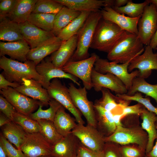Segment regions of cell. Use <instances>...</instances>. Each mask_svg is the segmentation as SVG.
I'll return each mask as SVG.
<instances>
[{
	"label": "cell",
	"instance_id": "1",
	"mask_svg": "<svg viewBox=\"0 0 157 157\" xmlns=\"http://www.w3.org/2000/svg\"><path fill=\"white\" fill-rule=\"evenodd\" d=\"M36 66L31 60L22 62L4 56H0V67L3 70L1 74L8 80L21 84L24 79H34L40 82L46 89L44 80L37 72Z\"/></svg>",
	"mask_w": 157,
	"mask_h": 157
},
{
	"label": "cell",
	"instance_id": "2",
	"mask_svg": "<svg viewBox=\"0 0 157 157\" xmlns=\"http://www.w3.org/2000/svg\"><path fill=\"white\" fill-rule=\"evenodd\" d=\"M144 50L138 35L124 31L108 53L107 58L110 61L124 63L141 54Z\"/></svg>",
	"mask_w": 157,
	"mask_h": 157
},
{
	"label": "cell",
	"instance_id": "3",
	"mask_svg": "<svg viewBox=\"0 0 157 157\" xmlns=\"http://www.w3.org/2000/svg\"><path fill=\"white\" fill-rule=\"evenodd\" d=\"M124 31L102 17L96 28L90 48L108 53Z\"/></svg>",
	"mask_w": 157,
	"mask_h": 157
},
{
	"label": "cell",
	"instance_id": "4",
	"mask_svg": "<svg viewBox=\"0 0 157 157\" xmlns=\"http://www.w3.org/2000/svg\"><path fill=\"white\" fill-rule=\"evenodd\" d=\"M102 18L101 10L91 12L78 32L76 49L69 61H77L89 57L90 48L96 26Z\"/></svg>",
	"mask_w": 157,
	"mask_h": 157
},
{
	"label": "cell",
	"instance_id": "5",
	"mask_svg": "<svg viewBox=\"0 0 157 157\" xmlns=\"http://www.w3.org/2000/svg\"><path fill=\"white\" fill-rule=\"evenodd\" d=\"M105 142L124 145L135 144L145 151L148 142L147 133L139 126L117 127L112 135L105 138Z\"/></svg>",
	"mask_w": 157,
	"mask_h": 157
},
{
	"label": "cell",
	"instance_id": "6",
	"mask_svg": "<svg viewBox=\"0 0 157 157\" xmlns=\"http://www.w3.org/2000/svg\"><path fill=\"white\" fill-rule=\"evenodd\" d=\"M132 60L125 63L119 64L99 57L94 63V68L99 73L105 74L108 72L115 75L121 80L128 90L131 86L133 79L139 76L140 74L137 69L130 73L128 72V67Z\"/></svg>",
	"mask_w": 157,
	"mask_h": 157
},
{
	"label": "cell",
	"instance_id": "7",
	"mask_svg": "<svg viewBox=\"0 0 157 157\" xmlns=\"http://www.w3.org/2000/svg\"><path fill=\"white\" fill-rule=\"evenodd\" d=\"M47 89L51 99L56 100L69 111L74 117L78 124L84 125L85 122L82 119V114L74 105L68 88L58 78H55L51 81Z\"/></svg>",
	"mask_w": 157,
	"mask_h": 157
},
{
	"label": "cell",
	"instance_id": "8",
	"mask_svg": "<svg viewBox=\"0 0 157 157\" xmlns=\"http://www.w3.org/2000/svg\"><path fill=\"white\" fill-rule=\"evenodd\" d=\"M71 132L87 148L96 152L103 151L105 137L97 128L89 125L85 126L77 123Z\"/></svg>",
	"mask_w": 157,
	"mask_h": 157
},
{
	"label": "cell",
	"instance_id": "9",
	"mask_svg": "<svg viewBox=\"0 0 157 157\" xmlns=\"http://www.w3.org/2000/svg\"><path fill=\"white\" fill-rule=\"evenodd\" d=\"M99 57L95 53L84 60L77 61H69L62 68L65 72L81 79L84 87L88 90L93 88L91 73L94 63Z\"/></svg>",
	"mask_w": 157,
	"mask_h": 157
},
{
	"label": "cell",
	"instance_id": "10",
	"mask_svg": "<svg viewBox=\"0 0 157 157\" xmlns=\"http://www.w3.org/2000/svg\"><path fill=\"white\" fill-rule=\"evenodd\" d=\"M52 146L40 132L27 133L20 149L25 157H51Z\"/></svg>",
	"mask_w": 157,
	"mask_h": 157
},
{
	"label": "cell",
	"instance_id": "11",
	"mask_svg": "<svg viewBox=\"0 0 157 157\" xmlns=\"http://www.w3.org/2000/svg\"><path fill=\"white\" fill-rule=\"evenodd\" d=\"M69 90L73 103L85 118L87 124L96 127V122L93 103L88 100L85 87L76 88L72 83L69 84Z\"/></svg>",
	"mask_w": 157,
	"mask_h": 157
},
{
	"label": "cell",
	"instance_id": "12",
	"mask_svg": "<svg viewBox=\"0 0 157 157\" xmlns=\"http://www.w3.org/2000/svg\"><path fill=\"white\" fill-rule=\"evenodd\" d=\"M157 29V10L150 3L145 7L138 23V35L143 44L149 45Z\"/></svg>",
	"mask_w": 157,
	"mask_h": 157
},
{
	"label": "cell",
	"instance_id": "13",
	"mask_svg": "<svg viewBox=\"0 0 157 157\" xmlns=\"http://www.w3.org/2000/svg\"><path fill=\"white\" fill-rule=\"evenodd\" d=\"M0 93L14 106L17 112L29 116L33 113L42 103L39 101L29 97L11 87L0 90Z\"/></svg>",
	"mask_w": 157,
	"mask_h": 157
},
{
	"label": "cell",
	"instance_id": "14",
	"mask_svg": "<svg viewBox=\"0 0 157 157\" xmlns=\"http://www.w3.org/2000/svg\"><path fill=\"white\" fill-rule=\"evenodd\" d=\"M19 24L23 39L28 44L31 49L58 39L52 32L43 30L28 21Z\"/></svg>",
	"mask_w": 157,
	"mask_h": 157
},
{
	"label": "cell",
	"instance_id": "15",
	"mask_svg": "<svg viewBox=\"0 0 157 157\" xmlns=\"http://www.w3.org/2000/svg\"><path fill=\"white\" fill-rule=\"evenodd\" d=\"M153 49L149 45H147L144 53L136 56L130 62L128 72L138 69L140 73L139 76L145 79L150 76L152 70H157V53H154Z\"/></svg>",
	"mask_w": 157,
	"mask_h": 157
},
{
	"label": "cell",
	"instance_id": "16",
	"mask_svg": "<svg viewBox=\"0 0 157 157\" xmlns=\"http://www.w3.org/2000/svg\"><path fill=\"white\" fill-rule=\"evenodd\" d=\"M93 88L97 92L101 91L103 88H107L116 94H126L127 89L121 80L114 74L107 73L102 74L93 68L91 73Z\"/></svg>",
	"mask_w": 157,
	"mask_h": 157
},
{
	"label": "cell",
	"instance_id": "17",
	"mask_svg": "<svg viewBox=\"0 0 157 157\" xmlns=\"http://www.w3.org/2000/svg\"><path fill=\"white\" fill-rule=\"evenodd\" d=\"M101 11L104 19L114 23L125 31L138 35V23L142 15L136 18H131L108 7H104Z\"/></svg>",
	"mask_w": 157,
	"mask_h": 157
},
{
	"label": "cell",
	"instance_id": "18",
	"mask_svg": "<svg viewBox=\"0 0 157 157\" xmlns=\"http://www.w3.org/2000/svg\"><path fill=\"white\" fill-rule=\"evenodd\" d=\"M36 69L40 75L43 78L46 89L49 86L51 79L58 78L69 79L78 85L80 86V84L78 82L77 77L66 73L62 69L55 66L51 61L49 58L42 60L36 65Z\"/></svg>",
	"mask_w": 157,
	"mask_h": 157
},
{
	"label": "cell",
	"instance_id": "19",
	"mask_svg": "<svg viewBox=\"0 0 157 157\" xmlns=\"http://www.w3.org/2000/svg\"><path fill=\"white\" fill-rule=\"evenodd\" d=\"M21 93L47 106L52 99L46 89L40 82L33 79H24L23 83L15 88Z\"/></svg>",
	"mask_w": 157,
	"mask_h": 157
},
{
	"label": "cell",
	"instance_id": "20",
	"mask_svg": "<svg viewBox=\"0 0 157 157\" xmlns=\"http://www.w3.org/2000/svg\"><path fill=\"white\" fill-rule=\"evenodd\" d=\"M80 142L72 132L52 146L51 157H75Z\"/></svg>",
	"mask_w": 157,
	"mask_h": 157
},
{
	"label": "cell",
	"instance_id": "21",
	"mask_svg": "<svg viewBox=\"0 0 157 157\" xmlns=\"http://www.w3.org/2000/svg\"><path fill=\"white\" fill-rule=\"evenodd\" d=\"M30 49V46L24 39L0 42V56L7 55L11 59L21 62H24L28 60L27 56Z\"/></svg>",
	"mask_w": 157,
	"mask_h": 157
},
{
	"label": "cell",
	"instance_id": "22",
	"mask_svg": "<svg viewBox=\"0 0 157 157\" xmlns=\"http://www.w3.org/2000/svg\"><path fill=\"white\" fill-rule=\"evenodd\" d=\"M77 35L69 40L63 41L58 49L53 53L49 59L56 67L60 69L69 61L77 47Z\"/></svg>",
	"mask_w": 157,
	"mask_h": 157
},
{
	"label": "cell",
	"instance_id": "23",
	"mask_svg": "<svg viewBox=\"0 0 157 157\" xmlns=\"http://www.w3.org/2000/svg\"><path fill=\"white\" fill-rule=\"evenodd\" d=\"M97 129L105 137L112 135L116 129L112 113L94 104Z\"/></svg>",
	"mask_w": 157,
	"mask_h": 157
},
{
	"label": "cell",
	"instance_id": "24",
	"mask_svg": "<svg viewBox=\"0 0 157 157\" xmlns=\"http://www.w3.org/2000/svg\"><path fill=\"white\" fill-rule=\"evenodd\" d=\"M140 116L142 120L141 127L146 132L148 136V142L145 150L146 155L152 150L154 141L157 138L156 127L157 116L155 113L147 109Z\"/></svg>",
	"mask_w": 157,
	"mask_h": 157
},
{
	"label": "cell",
	"instance_id": "25",
	"mask_svg": "<svg viewBox=\"0 0 157 157\" xmlns=\"http://www.w3.org/2000/svg\"><path fill=\"white\" fill-rule=\"evenodd\" d=\"M102 97L95 101L94 105L99 106L113 114L118 108L122 109L129 105L131 101L122 99L113 95L109 89L102 88L101 90Z\"/></svg>",
	"mask_w": 157,
	"mask_h": 157
},
{
	"label": "cell",
	"instance_id": "26",
	"mask_svg": "<svg viewBox=\"0 0 157 157\" xmlns=\"http://www.w3.org/2000/svg\"><path fill=\"white\" fill-rule=\"evenodd\" d=\"M63 6L77 11L96 12L105 6L104 0H55Z\"/></svg>",
	"mask_w": 157,
	"mask_h": 157
},
{
	"label": "cell",
	"instance_id": "27",
	"mask_svg": "<svg viewBox=\"0 0 157 157\" xmlns=\"http://www.w3.org/2000/svg\"><path fill=\"white\" fill-rule=\"evenodd\" d=\"M37 0H17L13 9L7 17L18 24L27 21Z\"/></svg>",
	"mask_w": 157,
	"mask_h": 157
},
{
	"label": "cell",
	"instance_id": "28",
	"mask_svg": "<svg viewBox=\"0 0 157 157\" xmlns=\"http://www.w3.org/2000/svg\"><path fill=\"white\" fill-rule=\"evenodd\" d=\"M2 134L10 143L13 144L17 149H20L27 134L19 125L11 121L1 127Z\"/></svg>",
	"mask_w": 157,
	"mask_h": 157
},
{
	"label": "cell",
	"instance_id": "29",
	"mask_svg": "<svg viewBox=\"0 0 157 157\" xmlns=\"http://www.w3.org/2000/svg\"><path fill=\"white\" fill-rule=\"evenodd\" d=\"M62 42L58 38L55 41L31 49L27 55V60L33 61L37 65L47 56L57 51Z\"/></svg>",
	"mask_w": 157,
	"mask_h": 157
},
{
	"label": "cell",
	"instance_id": "30",
	"mask_svg": "<svg viewBox=\"0 0 157 157\" xmlns=\"http://www.w3.org/2000/svg\"><path fill=\"white\" fill-rule=\"evenodd\" d=\"M62 106L58 110L53 123L58 132L63 137L71 132L77 124Z\"/></svg>",
	"mask_w": 157,
	"mask_h": 157
},
{
	"label": "cell",
	"instance_id": "31",
	"mask_svg": "<svg viewBox=\"0 0 157 157\" xmlns=\"http://www.w3.org/2000/svg\"><path fill=\"white\" fill-rule=\"evenodd\" d=\"M19 24L8 17L0 21V40L8 42L23 40Z\"/></svg>",
	"mask_w": 157,
	"mask_h": 157
},
{
	"label": "cell",
	"instance_id": "32",
	"mask_svg": "<svg viewBox=\"0 0 157 157\" xmlns=\"http://www.w3.org/2000/svg\"><path fill=\"white\" fill-rule=\"evenodd\" d=\"M81 12L63 6L55 16L53 33L57 36L64 28L79 15Z\"/></svg>",
	"mask_w": 157,
	"mask_h": 157
},
{
	"label": "cell",
	"instance_id": "33",
	"mask_svg": "<svg viewBox=\"0 0 157 157\" xmlns=\"http://www.w3.org/2000/svg\"><path fill=\"white\" fill-rule=\"evenodd\" d=\"M137 92L143 93L147 97L153 98L156 103L157 107V84H150L146 81L144 78L136 77L133 79L131 86L126 94L132 96Z\"/></svg>",
	"mask_w": 157,
	"mask_h": 157
},
{
	"label": "cell",
	"instance_id": "34",
	"mask_svg": "<svg viewBox=\"0 0 157 157\" xmlns=\"http://www.w3.org/2000/svg\"><path fill=\"white\" fill-rule=\"evenodd\" d=\"M91 12H82L79 15L64 28L57 36L62 42L66 41L76 35Z\"/></svg>",
	"mask_w": 157,
	"mask_h": 157
},
{
	"label": "cell",
	"instance_id": "35",
	"mask_svg": "<svg viewBox=\"0 0 157 157\" xmlns=\"http://www.w3.org/2000/svg\"><path fill=\"white\" fill-rule=\"evenodd\" d=\"M56 14L32 13L27 21L43 30L52 32Z\"/></svg>",
	"mask_w": 157,
	"mask_h": 157
},
{
	"label": "cell",
	"instance_id": "36",
	"mask_svg": "<svg viewBox=\"0 0 157 157\" xmlns=\"http://www.w3.org/2000/svg\"><path fill=\"white\" fill-rule=\"evenodd\" d=\"M49 107L47 109H42L43 105L40 104L38 110L30 114L29 116L32 119L37 120L44 119L53 121L56 113L62 105L56 100L51 99L50 101Z\"/></svg>",
	"mask_w": 157,
	"mask_h": 157
},
{
	"label": "cell",
	"instance_id": "37",
	"mask_svg": "<svg viewBox=\"0 0 157 157\" xmlns=\"http://www.w3.org/2000/svg\"><path fill=\"white\" fill-rule=\"evenodd\" d=\"M36 121L40 126V133L52 146L63 138L58 131L53 122L44 119Z\"/></svg>",
	"mask_w": 157,
	"mask_h": 157
},
{
	"label": "cell",
	"instance_id": "38",
	"mask_svg": "<svg viewBox=\"0 0 157 157\" xmlns=\"http://www.w3.org/2000/svg\"><path fill=\"white\" fill-rule=\"evenodd\" d=\"M12 121L20 126L28 133L40 132L41 128L38 122L28 115L16 111L13 115Z\"/></svg>",
	"mask_w": 157,
	"mask_h": 157
},
{
	"label": "cell",
	"instance_id": "39",
	"mask_svg": "<svg viewBox=\"0 0 157 157\" xmlns=\"http://www.w3.org/2000/svg\"><path fill=\"white\" fill-rule=\"evenodd\" d=\"M150 3L148 0L140 3H134L130 0L124 6L112 8L119 13L126 14L129 17L134 18L141 15L145 6Z\"/></svg>",
	"mask_w": 157,
	"mask_h": 157
},
{
	"label": "cell",
	"instance_id": "40",
	"mask_svg": "<svg viewBox=\"0 0 157 157\" xmlns=\"http://www.w3.org/2000/svg\"><path fill=\"white\" fill-rule=\"evenodd\" d=\"M63 6L55 0H38L32 13L57 14Z\"/></svg>",
	"mask_w": 157,
	"mask_h": 157
},
{
	"label": "cell",
	"instance_id": "41",
	"mask_svg": "<svg viewBox=\"0 0 157 157\" xmlns=\"http://www.w3.org/2000/svg\"><path fill=\"white\" fill-rule=\"evenodd\" d=\"M116 95L124 100L135 101L141 104L147 109L155 113L157 116V107L152 105L149 97H143L140 92H137L132 96H129L126 94H116Z\"/></svg>",
	"mask_w": 157,
	"mask_h": 157
},
{
	"label": "cell",
	"instance_id": "42",
	"mask_svg": "<svg viewBox=\"0 0 157 157\" xmlns=\"http://www.w3.org/2000/svg\"><path fill=\"white\" fill-rule=\"evenodd\" d=\"M120 149L124 157H138L146 155L145 151L135 144L120 145Z\"/></svg>",
	"mask_w": 157,
	"mask_h": 157
},
{
	"label": "cell",
	"instance_id": "43",
	"mask_svg": "<svg viewBox=\"0 0 157 157\" xmlns=\"http://www.w3.org/2000/svg\"><path fill=\"white\" fill-rule=\"evenodd\" d=\"M104 157H124L120 145L112 142H105L103 150Z\"/></svg>",
	"mask_w": 157,
	"mask_h": 157
},
{
	"label": "cell",
	"instance_id": "44",
	"mask_svg": "<svg viewBox=\"0 0 157 157\" xmlns=\"http://www.w3.org/2000/svg\"><path fill=\"white\" fill-rule=\"evenodd\" d=\"M0 141L5 149L7 157H25L21 150L15 148L2 133L0 134Z\"/></svg>",
	"mask_w": 157,
	"mask_h": 157
},
{
	"label": "cell",
	"instance_id": "45",
	"mask_svg": "<svg viewBox=\"0 0 157 157\" xmlns=\"http://www.w3.org/2000/svg\"><path fill=\"white\" fill-rule=\"evenodd\" d=\"M17 0H0V21L7 17L13 9Z\"/></svg>",
	"mask_w": 157,
	"mask_h": 157
},
{
	"label": "cell",
	"instance_id": "46",
	"mask_svg": "<svg viewBox=\"0 0 157 157\" xmlns=\"http://www.w3.org/2000/svg\"><path fill=\"white\" fill-rule=\"evenodd\" d=\"M1 112L12 121L13 115L16 111L14 106L2 95L0 96Z\"/></svg>",
	"mask_w": 157,
	"mask_h": 157
},
{
	"label": "cell",
	"instance_id": "47",
	"mask_svg": "<svg viewBox=\"0 0 157 157\" xmlns=\"http://www.w3.org/2000/svg\"><path fill=\"white\" fill-rule=\"evenodd\" d=\"M146 108L142 104L138 103L136 104L124 107L122 109V115L123 117L129 115H137L140 116Z\"/></svg>",
	"mask_w": 157,
	"mask_h": 157
},
{
	"label": "cell",
	"instance_id": "48",
	"mask_svg": "<svg viewBox=\"0 0 157 157\" xmlns=\"http://www.w3.org/2000/svg\"><path fill=\"white\" fill-rule=\"evenodd\" d=\"M78 157H104L103 151L98 152L87 148L80 143L77 151Z\"/></svg>",
	"mask_w": 157,
	"mask_h": 157
},
{
	"label": "cell",
	"instance_id": "49",
	"mask_svg": "<svg viewBox=\"0 0 157 157\" xmlns=\"http://www.w3.org/2000/svg\"><path fill=\"white\" fill-rule=\"evenodd\" d=\"M21 84L17 83L12 82L6 79L2 74H0V89H6L8 87L15 88L19 86Z\"/></svg>",
	"mask_w": 157,
	"mask_h": 157
},
{
	"label": "cell",
	"instance_id": "50",
	"mask_svg": "<svg viewBox=\"0 0 157 157\" xmlns=\"http://www.w3.org/2000/svg\"><path fill=\"white\" fill-rule=\"evenodd\" d=\"M114 122L116 127L123 126L121 122L123 116L121 114H116L113 115Z\"/></svg>",
	"mask_w": 157,
	"mask_h": 157
},
{
	"label": "cell",
	"instance_id": "51",
	"mask_svg": "<svg viewBox=\"0 0 157 157\" xmlns=\"http://www.w3.org/2000/svg\"><path fill=\"white\" fill-rule=\"evenodd\" d=\"M156 127L157 130V122L156 124ZM147 157H157V138L155 144L151 151L146 154Z\"/></svg>",
	"mask_w": 157,
	"mask_h": 157
},
{
	"label": "cell",
	"instance_id": "52",
	"mask_svg": "<svg viewBox=\"0 0 157 157\" xmlns=\"http://www.w3.org/2000/svg\"><path fill=\"white\" fill-rule=\"evenodd\" d=\"M12 121L2 113L0 115V126L1 127L4 125Z\"/></svg>",
	"mask_w": 157,
	"mask_h": 157
},
{
	"label": "cell",
	"instance_id": "53",
	"mask_svg": "<svg viewBox=\"0 0 157 157\" xmlns=\"http://www.w3.org/2000/svg\"><path fill=\"white\" fill-rule=\"evenodd\" d=\"M149 46L153 49H156L157 48V29L150 42Z\"/></svg>",
	"mask_w": 157,
	"mask_h": 157
},
{
	"label": "cell",
	"instance_id": "54",
	"mask_svg": "<svg viewBox=\"0 0 157 157\" xmlns=\"http://www.w3.org/2000/svg\"><path fill=\"white\" fill-rule=\"evenodd\" d=\"M130 0H115L113 7H120L126 5Z\"/></svg>",
	"mask_w": 157,
	"mask_h": 157
},
{
	"label": "cell",
	"instance_id": "55",
	"mask_svg": "<svg viewBox=\"0 0 157 157\" xmlns=\"http://www.w3.org/2000/svg\"><path fill=\"white\" fill-rule=\"evenodd\" d=\"M0 157H7L5 149L2 143L0 141Z\"/></svg>",
	"mask_w": 157,
	"mask_h": 157
},
{
	"label": "cell",
	"instance_id": "56",
	"mask_svg": "<svg viewBox=\"0 0 157 157\" xmlns=\"http://www.w3.org/2000/svg\"><path fill=\"white\" fill-rule=\"evenodd\" d=\"M150 3L153 4L157 10V0H148Z\"/></svg>",
	"mask_w": 157,
	"mask_h": 157
},
{
	"label": "cell",
	"instance_id": "57",
	"mask_svg": "<svg viewBox=\"0 0 157 157\" xmlns=\"http://www.w3.org/2000/svg\"><path fill=\"white\" fill-rule=\"evenodd\" d=\"M147 157V156L146 155V156H139V157Z\"/></svg>",
	"mask_w": 157,
	"mask_h": 157
},
{
	"label": "cell",
	"instance_id": "58",
	"mask_svg": "<svg viewBox=\"0 0 157 157\" xmlns=\"http://www.w3.org/2000/svg\"><path fill=\"white\" fill-rule=\"evenodd\" d=\"M78 157L77 156H76V157Z\"/></svg>",
	"mask_w": 157,
	"mask_h": 157
},
{
	"label": "cell",
	"instance_id": "59",
	"mask_svg": "<svg viewBox=\"0 0 157 157\" xmlns=\"http://www.w3.org/2000/svg\"><path fill=\"white\" fill-rule=\"evenodd\" d=\"M156 49H157V48H156Z\"/></svg>",
	"mask_w": 157,
	"mask_h": 157
}]
</instances>
